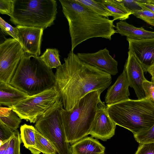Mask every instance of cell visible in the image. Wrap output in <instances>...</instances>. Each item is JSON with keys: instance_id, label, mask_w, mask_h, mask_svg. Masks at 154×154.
<instances>
[{"instance_id": "1", "label": "cell", "mask_w": 154, "mask_h": 154, "mask_svg": "<svg viewBox=\"0 0 154 154\" xmlns=\"http://www.w3.org/2000/svg\"><path fill=\"white\" fill-rule=\"evenodd\" d=\"M64 60L57 68L54 86L65 109L71 110L89 92L104 91L111 85V75L82 61L73 51Z\"/></svg>"}, {"instance_id": "2", "label": "cell", "mask_w": 154, "mask_h": 154, "mask_svg": "<svg viewBox=\"0 0 154 154\" xmlns=\"http://www.w3.org/2000/svg\"><path fill=\"white\" fill-rule=\"evenodd\" d=\"M68 23L71 51L87 40L95 37L111 39L117 32L114 20L97 15L75 0H59Z\"/></svg>"}, {"instance_id": "3", "label": "cell", "mask_w": 154, "mask_h": 154, "mask_svg": "<svg viewBox=\"0 0 154 154\" xmlns=\"http://www.w3.org/2000/svg\"><path fill=\"white\" fill-rule=\"evenodd\" d=\"M103 90L89 92L70 110L62 108L60 116L67 142L72 145L89 134Z\"/></svg>"}, {"instance_id": "4", "label": "cell", "mask_w": 154, "mask_h": 154, "mask_svg": "<svg viewBox=\"0 0 154 154\" xmlns=\"http://www.w3.org/2000/svg\"><path fill=\"white\" fill-rule=\"evenodd\" d=\"M55 80L52 69L39 56L25 53L10 84L32 96L54 86Z\"/></svg>"}, {"instance_id": "5", "label": "cell", "mask_w": 154, "mask_h": 154, "mask_svg": "<svg viewBox=\"0 0 154 154\" xmlns=\"http://www.w3.org/2000/svg\"><path fill=\"white\" fill-rule=\"evenodd\" d=\"M111 119L134 135L146 131L154 125V102L146 99H129L107 106Z\"/></svg>"}, {"instance_id": "6", "label": "cell", "mask_w": 154, "mask_h": 154, "mask_svg": "<svg viewBox=\"0 0 154 154\" xmlns=\"http://www.w3.org/2000/svg\"><path fill=\"white\" fill-rule=\"evenodd\" d=\"M57 6L55 0H14L10 20L16 26L44 29L54 24Z\"/></svg>"}, {"instance_id": "7", "label": "cell", "mask_w": 154, "mask_h": 154, "mask_svg": "<svg viewBox=\"0 0 154 154\" xmlns=\"http://www.w3.org/2000/svg\"><path fill=\"white\" fill-rule=\"evenodd\" d=\"M63 107L59 97L55 103L38 119L35 128L52 143L58 154H71L60 116Z\"/></svg>"}, {"instance_id": "8", "label": "cell", "mask_w": 154, "mask_h": 154, "mask_svg": "<svg viewBox=\"0 0 154 154\" xmlns=\"http://www.w3.org/2000/svg\"><path fill=\"white\" fill-rule=\"evenodd\" d=\"M59 97L54 86L39 93L29 96L10 108L22 119L34 123Z\"/></svg>"}, {"instance_id": "9", "label": "cell", "mask_w": 154, "mask_h": 154, "mask_svg": "<svg viewBox=\"0 0 154 154\" xmlns=\"http://www.w3.org/2000/svg\"><path fill=\"white\" fill-rule=\"evenodd\" d=\"M25 52L19 42L5 38L0 44V81L10 84Z\"/></svg>"}, {"instance_id": "10", "label": "cell", "mask_w": 154, "mask_h": 154, "mask_svg": "<svg viewBox=\"0 0 154 154\" xmlns=\"http://www.w3.org/2000/svg\"><path fill=\"white\" fill-rule=\"evenodd\" d=\"M116 125L109 115L107 106L100 100L89 134L93 138L106 141L115 135Z\"/></svg>"}, {"instance_id": "11", "label": "cell", "mask_w": 154, "mask_h": 154, "mask_svg": "<svg viewBox=\"0 0 154 154\" xmlns=\"http://www.w3.org/2000/svg\"><path fill=\"white\" fill-rule=\"evenodd\" d=\"M128 54L124 69L125 71L130 86L134 89L138 99H145L143 87V81L146 80L144 75L145 71L135 56L129 51Z\"/></svg>"}, {"instance_id": "12", "label": "cell", "mask_w": 154, "mask_h": 154, "mask_svg": "<svg viewBox=\"0 0 154 154\" xmlns=\"http://www.w3.org/2000/svg\"><path fill=\"white\" fill-rule=\"evenodd\" d=\"M77 55L82 61L111 75L118 73V63L110 55L106 48L94 53H78Z\"/></svg>"}, {"instance_id": "13", "label": "cell", "mask_w": 154, "mask_h": 154, "mask_svg": "<svg viewBox=\"0 0 154 154\" xmlns=\"http://www.w3.org/2000/svg\"><path fill=\"white\" fill-rule=\"evenodd\" d=\"M19 40L25 53L37 56L41 54L44 29L17 26Z\"/></svg>"}, {"instance_id": "14", "label": "cell", "mask_w": 154, "mask_h": 154, "mask_svg": "<svg viewBox=\"0 0 154 154\" xmlns=\"http://www.w3.org/2000/svg\"><path fill=\"white\" fill-rule=\"evenodd\" d=\"M127 40L129 43L128 51L135 56L146 72L147 69L154 63V38Z\"/></svg>"}, {"instance_id": "15", "label": "cell", "mask_w": 154, "mask_h": 154, "mask_svg": "<svg viewBox=\"0 0 154 154\" xmlns=\"http://www.w3.org/2000/svg\"><path fill=\"white\" fill-rule=\"evenodd\" d=\"M130 86L124 69L118 76L114 83L108 89L105 97V103L109 106L129 99Z\"/></svg>"}, {"instance_id": "16", "label": "cell", "mask_w": 154, "mask_h": 154, "mask_svg": "<svg viewBox=\"0 0 154 154\" xmlns=\"http://www.w3.org/2000/svg\"><path fill=\"white\" fill-rule=\"evenodd\" d=\"M29 95L8 84L0 81V105L11 107L27 97Z\"/></svg>"}, {"instance_id": "17", "label": "cell", "mask_w": 154, "mask_h": 154, "mask_svg": "<svg viewBox=\"0 0 154 154\" xmlns=\"http://www.w3.org/2000/svg\"><path fill=\"white\" fill-rule=\"evenodd\" d=\"M105 148L91 137L82 138L71 145V154H103Z\"/></svg>"}, {"instance_id": "18", "label": "cell", "mask_w": 154, "mask_h": 154, "mask_svg": "<svg viewBox=\"0 0 154 154\" xmlns=\"http://www.w3.org/2000/svg\"><path fill=\"white\" fill-rule=\"evenodd\" d=\"M117 33L127 38L139 40L154 38V32L145 29L143 27H136L125 21H120L116 23Z\"/></svg>"}, {"instance_id": "19", "label": "cell", "mask_w": 154, "mask_h": 154, "mask_svg": "<svg viewBox=\"0 0 154 154\" xmlns=\"http://www.w3.org/2000/svg\"><path fill=\"white\" fill-rule=\"evenodd\" d=\"M35 133V146L29 149L32 154H57L56 149L51 142L36 128Z\"/></svg>"}, {"instance_id": "20", "label": "cell", "mask_w": 154, "mask_h": 154, "mask_svg": "<svg viewBox=\"0 0 154 154\" xmlns=\"http://www.w3.org/2000/svg\"><path fill=\"white\" fill-rule=\"evenodd\" d=\"M101 1L111 14L114 20H125L132 14L118 0H102Z\"/></svg>"}, {"instance_id": "21", "label": "cell", "mask_w": 154, "mask_h": 154, "mask_svg": "<svg viewBox=\"0 0 154 154\" xmlns=\"http://www.w3.org/2000/svg\"><path fill=\"white\" fill-rule=\"evenodd\" d=\"M22 121L17 114L9 107H0V122L13 131L19 127Z\"/></svg>"}, {"instance_id": "22", "label": "cell", "mask_w": 154, "mask_h": 154, "mask_svg": "<svg viewBox=\"0 0 154 154\" xmlns=\"http://www.w3.org/2000/svg\"><path fill=\"white\" fill-rule=\"evenodd\" d=\"M35 127L26 124L20 127V137L23 146L26 149L33 148L35 146Z\"/></svg>"}, {"instance_id": "23", "label": "cell", "mask_w": 154, "mask_h": 154, "mask_svg": "<svg viewBox=\"0 0 154 154\" xmlns=\"http://www.w3.org/2000/svg\"><path fill=\"white\" fill-rule=\"evenodd\" d=\"M95 13L99 16L108 18L112 16L110 12L104 5L101 0H75Z\"/></svg>"}, {"instance_id": "24", "label": "cell", "mask_w": 154, "mask_h": 154, "mask_svg": "<svg viewBox=\"0 0 154 154\" xmlns=\"http://www.w3.org/2000/svg\"><path fill=\"white\" fill-rule=\"evenodd\" d=\"M59 51L56 48H47L40 57V59L49 68H57L61 65Z\"/></svg>"}, {"instance_id": "25", "label": "cell", "mask_w": 154, "mask_h": 154, "mask_svg": "<svg viewBox=\"0 0 154 154\" xmlns=\"http://www.w3.org/2000/svg\"><path fill=\"white\" fill-rule=\"evenodd\" d=\"M22 141L18 130L14 131L5 154H21L20 146Z\"/></svg>"}, {"instance_id": "26", "label": "cell", "mask_w": 154, "mask_h": 154, "mask_svg": "<svg viewBox=\"0 0 154 154\" xmlns=\"http://www.w3.org/2000/svg\"><path fill=\"white\" fill-rule=\"evenodd\" d=\"M134 136L140 144L154 142V125L148 130Z\"/></svg>"}, {"instance_id": "27", "label": "cell", "mask_w": 154, "mask_h": 154, "mask_svg": "<svg viewBox=\"0 0 154 154\" xmlns=\"http://www.w3.org/2000/svg\"><path fill=\"white\" fill-rule=\"evenodd\" d=\"M132 14L154 26V12L143 8L141 10L134 12Z\"/></svg>"}, {"instance_id": "28", "label": "cell", "mask_w": 154, "mask_h": 154, "mask_svg": "<svg viewBox=\"0 0 154 154\" xmlns=\"http://www.w3.org/2000/svg\"><path fill=\"white\" fill-rule=\"evenodd\" d=\"M0 27L2 32L6 35H9L18 41V29L14 27L0 17Z\"/></svg>"}, {"instance_id": "29", "label": "cell", "mask_w": 154, "mask_h": 154, "mask_svg": "<svg viewBox=\"0 0 154 154\" xmlns=\"http://www.w3.org/2000/svg\"><path fill=\"white\" fill-rule=\"evenodd\" d=\"M14 0H0V13L11 17L13 14Z\"/></svg>"}, {"instance_id": "30", "label": "cell", "mask_w": 154, "mask_h": 154, "mask_svg": "<svg viewBox=\"0 0 154 154\" xmlns=\"http://www.w3.org/2000/svg\"><path fill=\"white\" fill-rule=\"evenodd\" d=\"M118 0L132 14L134 12L143 9L138 2L137 0Z\"/></svg>"}, {"instance_id": "31", "label": "cell", "mask_w": 154, "mask_h": 154, "mask_svg": "<svg viewBox=\"0 0 154 154\" xmlns=\"http://www.w3.org/2000/svg\"><path fill=\"white\" fill-rule=\"evenodd\" d=\"M145 99L154 102V83L146 80L143 82Z\"/></svg>"}, {"instance_id": "32", "label": "cell", "mask_w": 154, "mask_h": 154, "mask_svg": "<svg viewBox=\"0 0 154 154\" xmlns=\"http://www.w3.org/2000/svg\"><path fill=\"white\" fill-rule=\"evenodd\" d=\"M14 133V131H12L0 122V143L11 138L13 135Z\"/></svg>"}, {"instance_id": "33", "label": "cell", "mask_w": 154, "mask_h": 154, "mask_svg": "<svg viewBox=\"0 0 154 154\" xmlns=\"http://www.w3.org/2000/svg\"><path fill=\"white\" fill-rule=\"evenodd\" d=\"M135 154H154V142L140 144Z\"/></svg>"}, {"instance_id": "34", "label": "cell", "mask_w": 154, "mask_h": 154, "mask_svg": "<svg viewBox=\"0 0 154 154\" xmlns=\"http://www.w3.org/2000/svg\"><path fill=\"white\" fill-rule=\"evenodd\" d=\"M137 1L143 8L148 9L154 12V4L148 3L146 0H137Z\"/></svg>"}, {"instance_id": "35", "label": "cell", "mask_w": 154, "mask_h": 154, "mask_svg": "<svg viewBox=\"0 0 154 154\" xmlns=\"http://www.w3.org/2000/svg\"><path fill=\"white\" fill-rule=\"evenodd\" d=\"M11 137L8 140L0 143V154H5Z\"/></svg>"}, {"instance_id": "36", "label": "cell", "mask_w": 154, "mask_h": 154, "mask_svg": "<svg viewBox=\"0 0 154 154\" xmlns=\"http://www.w3.org/2000/svg\"><path fill=\"white\" fill-rule=\"evenodd\" d=\"M147 72L152 76L151 82L154 83V63L147 69L146 72Z\"/></svg>"}, {"instance_id": "37", "label": "cell", "mask_w": 154, "mask_h": 154, "mask_svg": "<svg viewBox=\"0 0 154 154\" xmlns=\"http://www.w3.org/2000/svg\"><path fill=\"white\" fill-rule=\"evenodd\" d=\"M146 2L148 3L154 4V0H146Z\"/></svg>"}, {"instance_id": "38", "label": "cell", "mask_w": 154, "mask_h": 154, "mask_svg": "<svg viewBox=\"0 0 154 154\" xmlns=\"http://www.w3.org/2000/svg\"><path fill=\"white\" fill-rule=\"evenodd\" d=\"M103 154H104V153H103Z\"/></svg>"}]
</instances>
